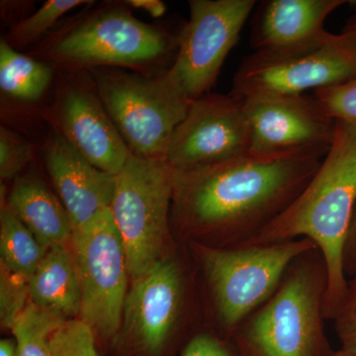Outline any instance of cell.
<instances>
[{
  "mask_svg": "<svg viewBox=\"0 0 356 356\" xmlns=\"http://www.w3.org/2000/svg\"><path fill=\"white\" fill-rule=\"evenodd\" d=\"M324 158L250 154L175 172L170 222L193 238L229 248L252 242L296 200Z\"/></svg>",
  "mask_w": 356,
  "mask_h": 356,
  "instance_id": "1",
  "label": "cell"
},
{
  "mask_svg": "<svg viewBox=\"0 0 356 356\" xmlns=\"http://www.w3.org/2000/svg\"><path fill=\"white\" fill-rule=\"evenodd\" d=\"M356 203V125L337 121L336 136L318 172L284 213L245 245L309 238L324 255L325 320H332L348 287L344 243Z\"/></svg>",
  "mask_w": 356,
  "mask_h": 356,
  "instance_id": "2",
  "label": "cell"
},
{
  "mask_svg": "<svg viewBox=\"0 0 356 356\" xmlns=\"http://www.w3.org/2000/svg\"><path fill=\"white\" fill-rule=\"evenodd\" d=\"M128 7L125 1L107 2L76 15L37 44L32 57L63 72L116 67L147 72L170 54L177 56L180 31L175 35L142 22Z\"/></svg>",
  "mask_w": 356,
  "mask_h": 356,
  "instance_id": "3",
  "label": "cell"
},
{
  "mask_svg": "<svg viewBox=\"0 0 356 356\" xmlns=\"http://www.w3.org/2000/svg\"><path fill=\"white\" fill-rule=\"evenodd\" d=\"M327 269L317 247L288 266L280 286L234 334L245 356H332L325 334Z\"/></svg>",
  "mask_w": 356,
  "mask_h": 356,
  "instance_id": "4",
  "label": "cell"
},
{
  "mask_svg": "<svg viewBox=\"0 0 356 356\" xmlns=\"http://www.w3.org/2000/svg\"><path fill=\"white\" fill-rule=\"evenodd\" d=\"M316 247L306 238L229 248L192 243L221 337L233 339L241 325L273 296L291 262Z\"/></svg>",
  "mask_w": 356,
  "mask_h": 356,
  "instance_id": "5",
  "label": "cell"
},
{
  "mask_svg": "<svg viewBox=\"0 0 356 356\" xmlns=\"http://www.w3.org/2000/svg\"><path fill=\"white\" fill-rule=\"evenodd\" d=\"M131 153L166 159L173 134L191 108L166 70L154 74L116 67L86 70Z\"/></svg>",
  "mask_w": 356,
  "mask_h": 356,
  "instance_id": "6",
  "label": "cell"
},
{
  "mask_svg": "<svg viewBox=\"0 0 356 356\" xmlns=\"http://www.w3.org/2000/svg\"><path fill=\"white\" fill-rule=\"evenodd\" d=\"M175 170L166 159L131 154L115 175L110 210L135 278L163 259L170 238Z\"/></svg>",
  "mask_w": 356,
  "mask_h": 356,
  "instance_id": "7",
  "label": "cell"
},
{
  "mask_svg": "<svg viewBox=\"0 0 356 356\" xmlns=\"http://www.w3.org/2000/svg\"><path fill=\"white\" fill-rule=\"evenodd\" d=\"M70 245L81 287L79 318L95 334L112 339L122 327L130 274L125 248L110 207L74 231Z\"/></svg>",
  "mask_w": 356,
  "mask_h": 356,
  "instance_id": "8",
  "label": "cell"
},
{
  "mask_svg": "<svg viewBox=\"0 0 356 356\" xmlns=\"http://www.w3.org/2000/svg\"><path fill=\"white\" fill-rule=\"evenodd\" d=\"M255 0H189L191 17L180 30L177 56L166 76L189 100L210 93Z\"/></svg>",
  "mask_w": 356,
  "mask_h": 356,
  "instance_id": "9",
  "label": "cell"
},
{
  "mask_svg": "<svg viewBox=\"0 0 356 356\" xmlns=\"http://www.w3.org/2000/svg\"><path fill=\"white\" fill-rule=\"evenodd\" d=\"M250 130L248 154L277 159L325 158L337 121L312 96H255L242 99Z\"/></svg>",
  "mask_w": 356,
  "mask_h": 356,
  "instance_id": "10",
  "label": "cell"
},
{
  "mask_svg": "<svg viewBox=\"0 0 356 356\" xmlns=\"http://www.w3.org/2000/svg\"><path fill=\"white\" fill-rule=\"evenodd\" d=\"M41 117L89 163L113 177L132 154L86 70L63 72Z\"/></svg>",
  "mask_w": 356,
  "mask_h": 356,
  "instance_id": "11",
  "label": "cell"
},
{
  "mask_svg": "<svg viewBox=\"0 0 356 356\" xmlns=\"http://www.w3.org/2000/svg\"><path fill=\"white\" fill-rule=\"evenodd\" d=\"M356 79V62L341 35L322 48L275 55L254 51L234 76L229 95L240 99L255 96L303 95Z\"/></svg>",
  "mask_w": 356,
  "mask_h": 356,
  "instance_id": "12",
  "label": "cell"
},
{
  "mask_svg": "<svg viewBox=\"0 0 356 356\" xmlns=\"http://www.w3.org/2000/svg\"><path fill=\"white\" fill-rule=\"evenodd\" d=\"M250 130L243 100L208 93L192 102L166 159L175 172L218 165L248 154Z\"/></svg>",
  "mask_w": 356,
  "mask_h": 356,
  "instance_id": "13",
  "label": "cell"
},
{
  "mask_svg": "<svg viewBox=\"0 0 356 356\" xmlns=\"http://www.w3.org/2000/svg\"><path fill=\"white\" fill-rule=\"evenodd\" d=\"M186 282L181 264L170 257L133 278L124 304L122 327L140 353L159 356L170 343L184 317Z\"/></svg>",
  "mask_w": 356,
  "mask_h": 356,
  "instance_id": "14",
  "label": "cell"
},
{
  "mask_svg": "<svg viewBox=\"0 0 356 356\" xmlns=\"http://www.w3.org/2000/svg\"><path fill=\"white\" fill-rule=\"evenodd\" d=\"M346 0H266L252 21L250 44L259 53L289 55L322 48L336 39L327 16Z\"/></svg>",
  "mask_w": 356,
  "mask_h": 356,
  "instance_id": "15",
  "label": "cell"
},
{
  "mask_svg": "<svg viewBox=\"0 0 356 356\" xmlns=\"http://www.w3.org/2000/svg\"><path fill=\"white\" fill-rule=\"evenodd\" d=\"M43 158L47 172L69 213L74 232L111 206L115 177L89 163L55 131L51 130L44 140Z\"/></svg>",
  "mask_w": 356,
  "mask_h": 356,
  "instance_id": "16",
  "label": "cell"
},
{
  "mask_svg": "<svg viewBox=\"0 0 356 356\" xmlns=\"http://www.w3.org/2000/svg\"><path fill=\"white\" fill-rule=\"evenodd\" d=\"M6 204L44 247L72 243L74 228L69 213L41 178H16Z\"/></svg>",
  "mask_w": 356,
  "mask_h": 356,
  "instance_id": "17",
  "label": "cell"
},
{
  "mask_svg": "<svg viewBox=\"0 0 356 356\" xmlns=\"http://www.w3.org/2000/svg\"><path fill=\"white\" fill-rule=\"evenodd\" d=\"M29 301L65 321L81 315V287L72 247L49 248L30 280Z\"/></svg>",
  "mask_w": 356,
  "mask_h": 356,
  "instance_id": "18",
  "label": "cell"
},
{
  "mask_svg": "<svg viewBox=\"0 0 356 356\" xmlns=\"http://www.w3.org/2000/svg\"><path fill=\"white\" fill-rule=\"evenodd\" d=\"M55 67L24 55L0 40V89L2 95L19 102H39L48 91Z\"/></svg>",
  "mask_w": 356,
  "mask_h": 356,
  "instance_id": "19",
  "label": "cell"
},
{
  "mask_svg": "<svg viewBox=\"0 0 356 356\" xmlns=\"http://www.w3.org/2000/svg\"><path fill=\"white\" fill-rule=\"evenodd\" d=\"M49 248L35 238L6 202L0 211V266L30 282Z\"/></svg>",
  "mask_w": 356,
  "mask_h": 356,
  "instance_id": "20",
  "label": "cell"
},
{
  "mask_svg": "<svg viewBox=\"0 0 356 356\" xmlns=\"http://www.w3.org/2000/svg\"><path fill=\"white\" fill-rule=\"evenodd\" d=\"M64 322V318L38 308L29 301L11 327L18 355L54 356L50 337Z\"/></svg>",
  "mask_w": 356,
  "mask_h": 356,
  "instance_id": "21",
  "label": "cell"
},
{
  "mask_svg": "<svg viewBox=\"0 0 356 356\" xmlns=\"http://www.w3.org/2000/svg\"><path fill=\"white\" fill-rule=\"evenodd\" d=\"M90 0H48L38 10L11 25L2 37L15 50L27 48L44 39L63 16L79 6H91Z\"/></svg>",
  "mask_w": 356,
  "mask_h": 356,
  "instance_id": "22",
  "label": "cell"
},
{
  "mask_svg": "<svg viewBox=\"0 0 356 356\" xmlns=\"http://www.w3.org/2000/svg\"><path fill=\"white\" fill-rule=\"evenodd\" d=\"M54 356H99L93 330L81 318L63 323L50 337Z\"/></svg>",
  "mask_w": 356,
  "mask_h": 356,
  "instance_id": "23",
  "label": "cell"
},
{
  "mask_svg": "<svg viewBox=\"0 0 356 356\" xmlns=\"http://www.w3.org/2000/svg\"><path fill=\"white\" fill-rule=\"evenodd\" d=\"M34 145L29 140L1 125L0 127V177L13 179L34 158Z\"/></svg>",
  "mask_w": 356,
  "mask_h": 356,
  "instance_id": "24",
  "label": "cell"
},
{
  "mask_svg": "<svg viewBox=\"0 0 356 356\" xmlns=\"http://www.w3.org/2000/svg\"><path fill=\"white\" fill-rule=\"evenodd\" d=\"M29 303V282L0 266V321L10 329Z\"/></svg>",
  "mask_w": 356,
  "mask_h": 356,
  "instance_id": "25",
  "label": "cell"
},
{
  "mask_svg": "<svg viewBox=\"0 0 356 356\" xmlns=\"http://www.w3.org/2000/svg\"><path fill=\"white\" fill-rule=\"evenodd\" d=\"M314 97L334 120L356 125V79L314 91Z\"/></svg>",
  "mask_w": 356,
  "mask_h": 356,
  "instance_id": "26",
  "label": "cell"
},
{
  "mask_svg": "<svg viewBox=\"0 0 356 356\" xmlns=\"http://www.w3.org/2000/svg\"><path fill=\"white\" fill-rule=\"evenodd\" d=\"M341 350L356 356V274L348 280V287L334 318Z\"/></svg>",
  "mask_w": 356,
  "mask_h": 356,
  "instance_id": "27",
  "label": "cell"
},
{
  "mask_svg": "<svg viewBox=\"0 0 356 356\" xmlns=\"http://www.w3.org/2000/svg\"><path fill=\"white\" fill-rule=\"evenodd\" d=\"M180 356H245L233 339L215 332H200L185 344Z\"/></svg>",
  "mask_w": 356,
  "mask_h": 356,
  "instance_id": "28",
  "label": "cell"
},
{
  "mask_svg": "<svg viewBox=\"0 0 356 356\" xmlns=\"http://www.w3.org/2000/svg\"><path fill=\"white\" fill-rule=\"evenodd\" d=\"M343 266L346 278L353 277L356 274V203L353 217L344 243Z\"/></svg>",
  "mask_w": 356,
  "mask_h": 356,
  "instance_id": "29",
  "label": "cell"
},
{
  "mask_svg": "<svg viewBox=\"0 0 356 356\" xmlns=\"http://www.w3.org/2000/svg\"><path fill=\"white\" fill-rule=\"evenodd\" d=\"M126 4L133 8L142 9L153 18H161L166 13L165 2L161 0H128Z\"/></svg>",
  "mask_w": 356,
  "mask_h": 356,
  "instance_id": "30",
  "label": "cell"
},
{
  "mask_svg": "<svg viewBox=\"0 0 356 356\" xmlns=\"http://www.w3.org/2000/svg\"><path fill=\"white\" fill-rule=\"evenodd\" d=\"M339 35L356 62V16L346 23Z\"/></svg>",
  "mask_w": 356,
  "mask_h": 356,
  "instance_id": "31",
  "label": "cell"
},
{
  "mask_svg": "<svg viewBox=\"0 0 356 356\" xmlns=\"http://www.w3.org/2000/svg\"><path fill=\"white\" fill-rule=\"evenodd\" d=\"M0 356L18 355L17 344L15 339H4L0 341Z\"/></svg>",
  "mask_w": 356,
  "mask_h": 356,
  "instance_id": "32",
  "label": "cell"
},
{
  "mask_svg": "<svg viewBox=\"0 0 356 356\" xmlns=\"http://www.w3.org/2000/svg\"><path fill=\"white\" fill-rule=\"evenodd\" d=\"M332 356H355L353 355H350V353H346V351L343 350H339L337 351V353H334Z\"/></svg>",
  "mask_w": 356,
  "mask_h": 356,
  "instance_id": "33",
  "label": "cell"
}]
</instances>
